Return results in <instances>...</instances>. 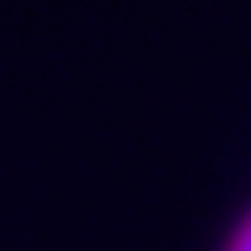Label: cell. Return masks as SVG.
<instances>
[{
	"instance_id": "1",
	"label": "cell",
	"mask_w": 251,
	"mask_h": 251,
	"mask_svg": "<svg viewBox=\"0 0 251 251\" xmlns=\"http://www.w3.org/2000/svg\"><path fill=\"white\" fill-rule=\"evenodd\" d=\"M230 251H251V218L243 222V230L234 234V243H230Z\"/></svg>"
}]
</instances>
